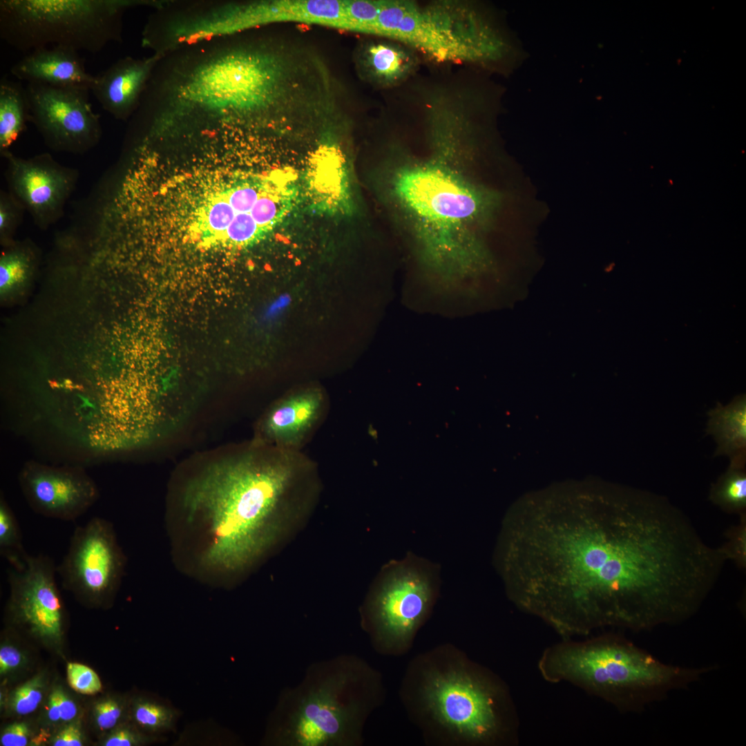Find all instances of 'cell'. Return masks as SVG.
Listing matches in <instances>:
<instances>
[{
  "instance_id": "6da1fadb",
  "label": "cell",
  "mask_w": 746,
  "mask_h": 746,
  "mask_svg": "<svg viewBox=\"0 0 746 746\" xmlns=\"http://www.w3.org/2000/svg\"><path fill=\"white\" fill-rule=\"evenodd\" d=\"M725 561L665 499L601 489L513 508L494 553L510 600L564 635L683 622Z\"/></svg>"
},
{
  "instance_id": "7a4b0ae2",
  "label": "cell",
  "mask_w": 746,
  "mask_h": 746,
  "mask_svg": "<svg viewBox=\"0 0 746 746\" xmlns=\"http://www.w3.org/2000/svg\"><path fill=\"white\" fill-rule=\"evenodd\" d=\"M316 475L301 451L256 442L189 479L181 504L186 522L202 529V564L231 573L251 564L274 543L287 516L305 504Z\"/></svg>"
},
{
  "instance_id": "3957f363",
  "label": "cell",
  "mask_w": 746,
  "mask_h": 746,
  "mask_svg": "<svg viewBox=\"0 0 746 746\" xmlns=\"http://www.w3.org/2000/svg\"><path fill=\"white\" fill-rule=\"evenodd\" d=\"M490 676L452 644L408 663L399 696L424 742L436 746L496 743L504 732L503 694Z\"/></svg>"
},
{
  "instance_id": "277c9868",
  "label": "cell",
  "mask_w": 746,
  "mask_h": 746,
  "mask_svg": "<svg viewBox=\"0 0 746 746\" xmlns=\"http://www.w3.org/2000/svg\"><path fill=\"white\" fill-rule=\"evenodd\" d=\"M540 668L549 680L577 682L623 710L638 713L716 667L665 663L628 640L604 636L550 649Z\"/></svg>"
},
{
  "instance_id": "5b68a950",
  "label": "cell",
  "mask_w": 746,
  "mask_h": 746,
  "mask_svg": "<svg viewBox=\"0 0 746 746\" xmlns=\"http://www.w3.org/2000/svg\"><path fill=\"white\" fill-rule=\"evenodd\" d=\"M376 24L381 37L439 62L502 64L512 70L525 57L514 36L484 9L470 3L441 1L421 6L410 1H388Z\"/></svg>"
},
{
  "instance_id": "8992f818",
  "label": "cell",
  "mask_w": 746,
  "mask_h": 746,
  "mask_svg": "<svg viewBox=\"0 0 746 746\" xmlns=\"http://www.w3.org/2000/svg\"><path fill=\"white\" fill-rule=\"evenodd\" d=\"M381 675L350 658L328 665L294 694L280 731L292 745H354L365 721L382 700Z\"/></svg>"
},
{
  "instance_id": "52a82bcc",
  "label": "cell",
  "mask_w": 746,
  "mask_h": 746,
  "mask_svg": "<svg viewBox=\"0 0 746 746\" xmlns=\"http://www.w3.org/2000/svg\"><path fill=\"white\" fill-rule=\"evenodd\" d=\"M392 191L420 235L440 255H458L473 226L486 225L498 195L472 184L443 157L407 164L396 172Z\"/></svg>"
},
{
  "instance_id": "ba28073f",
  "label": "cell",
  "mask_w": 746,
  "mask_h": 746,
  "mask_svg": "<svg viewBox=\"0 0 746 746\" xmlns=\"http://www.w3.org/2000/svg\"><path fill=\"white\" fill-rule=\"evenodd\" d=\"M155 0H1L0 37L21 52L59 46L91 53L122 41L123 16Z\"/></svg>"
},
{
  "instance_id": "9c48e42d",
  "label": "cell",
  "mask_w": 746,
  "mask_h": 746,
  "mask_svg": "<svg viewBox=\"0 0 746 746\" xmlns=\"http://www.w3.org/2000/svg\"><path fill=\"white\" fill-rule=\"evenodd\" d=\"M295 176L276 170L209 194L196 209L191 234L199 247L239 250L262 239L287 215Z\"/></svg>"
},
{
  "instance_id": "30bf717a",
  "label": "cell",
  "mask_w": 746,
  "mask_h": 746,
  "mask_svg": "<svg viewBox=\"0 0 746 746\" xmlns=\"http://www.w3.org/2000/svg\"><path fill=\"white\" fill-rule=\"evenodd\" d=\"M439 566L408 553L392 562L372 591L365 626L381 653L404 656L430 617L439 594Z\"/></svg>"
},
{
  "instance_id": "8fae6325",
  "label": "cell",
  "mask_w": 746,
  "mask_h": 746,
  "mask_svg": "<svg viewBox=\"0 0 746 746\" xmlns=\"http://www.w3.org/2000/svg\"><path fill=\"white\" fill-rule=\"evenodd\" d=\"M125 561L113 524L93 517L74 530L57 573L63 586L85 603L105 606L119 587Z\"/></svg>"
},
{
  "instance_id": "7c38bea8",
  "label": "cell",
  "mask_w": 746,
  "mask_h": 746,
  "mask_svg": "<svg viewBox=\"0 0 746 746\" xmlns=\"http://www.w3.org/2000/svg\"><path fill=\"white\" fill-rule=\"evenodd\" d=\"M25 89L30 122L49 148L82 153L99 142L102 136L99 115L89 101L88 88L30 82Z\"/></svg>"
},
{
  "instance_id": "4fadbf2b",
  "label": "cell",
  "mask_w": 746,
  "mask_h": 746,
  "mask_svg": "<svg viewBox=\"0 0 746 746\" xmlns=\"http://www.w3.org/2000/svg\"><path fill=\"white\" fill-rule=\"evenodd\" d=\"M57 565L48 555H28L22 568H10V621L48 643L62 639L66 612L56 582Z\"/></svg>"
},
{
  "instance_id": "5bb4252c",
  "label": "cell",
  "mask_w": 746,
  "mask_h": 746,
  "mask_svg": "<svg viewBox=\"0 0 746 746\" xmlns=\"http://www.w3.org/2000/svg\"><path fill=\"white\" fill-rule=\"evenodd\" d=\"M19 481L32 510L48 518L73 521L99 497L95 481L78 467L29 462L21 470Z\"/></svg>"
},
{
  "instance_id": "9a60e30c",
  "label": "cell",
  "mask_w": 746,
  "mask_h": 746,
  "mask_svg": "<svg viewBox=\"0 0 746 746\" xmlns=\"http://www.w3.org/2000/svg\"><path fill=\"white\" fill-rule=\"evenodd\" d=\"M2 155L8 160L12 193L24 209L39 226L55 222L75 186V172L60 165L48 153L28 159L10 151Z\"/></svg>"
},
{
  "instance_id": "2e32d148",
  "label": "cell",
  "mask_w": 746,
  "mask_h": 746,
  "mask_svg": "<svg viewBox=\"0 0 746 746\" xmlns=\"http://www.w3.org/2000/svg\"><path fill=\"white\" fill-rule=\"evenodd\" d=\"M326 405L318 388L305 389L283 397L262 419L256 442L301 451L323 417Z\"/></svg>"
},
{
  "instance_id": "e0dca14e",
  "label": "cell",
  "mask_w": 746,
  "mask_h": 746,
  "mask_svg": "<svg viewBox=\"0 0 746 746\" xmlns=\"http://www.w3.org/2000/svg\"><path fill=\"white\" fill-rule=\"evenodd\" d=\"M162 55L117 60L95 76L90 88L102 108L117 119L125 120L137 111L153 70Z\"/></svg>"
},
{
  "instance_id": "ac0fdd59",
  "label": "cell",
  "mask_w": 746,
  "mask_h": 746,
  "mask_svg": "<svg viewBox=\"0 0 746 746\" xmlns=\"http://www.w3.org/2000/svg\"><path fill=\"white\" fill-rule=\"evenodd\" d=\"M18 80L53 86H82L90 89L95 76L88 73L74 49L54 46L27 53L10 68Z\"/></svg>"
},
{
  "instance_id": "d6986e66",
  "label": "cell",
  "mask_w": 746,
  "mask_h": 746,
  "mask_svg": "<svg viewBox=\"0 0 746 746\" xmlns=\"http://www.w3.org/2000/svg\"><path fill=\"white\" fill-rule=\"evenodd\" d=\"M368 44L362 53V65L371 80L383 86H394L413 75L419 66L415 50L399 41Z\"/></svg>"
},
{
  "instance_id": "ffe728a7",
  "label": "cell",
  "mask_w": 746,
  "mask_h": 746,
  "mask_svg": "<svg viewBox=\"0 0 746 746\" xmlns=\"http://www.w3.org/2000/svg\"><path fill=\"white\" fill-rule=\"evenodd\" d=\"M707 431L718 447L716 455H732L743 451L746 442V400L745 395L723 406L718 403L710 410Z\"/></svg>"
},
{
  "instance_id": "44dd1931",
  "label": "cell",
  "mask_w": 746,
  "mask_h": 746,
  "mask_svg": "<svg viewBox=\"0 0 746 746\" xmlns=\"http://www.w3.org/2000/svg\"><path fill=\"white\" fill-rule=\"evenodd\" d=\"M30 110L26 89L6 77L0 81V152L10 147L26 130Z\"/></svg>"
},
{
  "instance_id": "7402d4cb",
  "label": "cell",
  "mask_w": 746,
  "mask_h": 746,
  "mask_svg": "<svg viewBox=\"0 0 746 746\" xmlns=\"http://www.w3.org/2000/svg\"><path fill=\"white\" fill-rule=\"evenodd\" d=\"M0 554L16 569L22 568L26 553L20 526L13 511L1 497L0 500Z\"/></svg>"
},
{
  "instance_id": "603a6c76",
  "label": "cell",
  "mask_w": 746,
  "mask_h": 746,
  "mask_svg": "<svg viewBox=\"0 0 746 746\" xmlns=\"http://www.w3.org/2000/svg\"><path fill=\"white\" fill-rule=\"evenodd\" d=\"M743 467L731 465L713 487L711 499L723 510L731 513H745L746 475Z\"/></svg>"
},
{
  "instance_id": "cb8c5ba5",
  "label": "cell",
  "mask_w": 746,
  "mask_h": 746,
  "mask_svg": "<svg viewBox=\"0 0 746 746\" xmlns=\"http://www.w3.org/2000/svg\"><path fill=\"white\" fill-rule=\"evenodd\" d=\"M178 716L174 709L146 699L136 700L132 707V717L135 724L151 733L172 730Z\"/></svg>"
},
{
  "instance_id": "d4e9b609",
  "label": "cell",
  "mask_w": 746,
  "mask_h": 746,
  "mask_svg": "<svg viewBox=\"0 0 746 746\" xmlns=\"http://www.w3.org/2000/svg\"><path fill=\"white\" fill-rule=\"evenodd\" d=\"M31 268L30 258L26 252L10 250L3 253L0 260L1 293H6L25 281Z\"/></svg>"
},
{
  "instance_id": "484cf974",
  "label": "cell",
  "mask_w": 746,
  "mask_h": 746,
  "mask_svg": "<svg viewBox=\"0 0 746 746\" xmlns=\"http://www.w3.org/2000/svg\"><path fill=\"white\" fill-rule=\"evenodd\" d=\"M44 688L42 676L38 675L30 679L12 693L9 700L10 709L19 716L32 713L43 699Z\"/></svg>"
},
{
  "instance_id": "4316f807",
  "label": "cell",
  "mask_w": 746,
  "mask_h": 746,
  "mask_svg": "<svg viewBox=\"0 0 746 746\" xmlns=\"http://www.w3.org/2000/svg\"><path fill=\"white\" fill-rule=\"evenodd\" d=\"M385 1H347V13L355 32L369 34L370 27L384 5Z\"/></svg>"
},
{
  "instance_id": "83f0119b",
  "label": "cell",
  "mask_w": 746,
  "mask_h": 746,
  "mask_svg": "<svg viewBox=\"0 0 746 746\" xmlns=\"http://www.w3.org/2000/svg\"><path fill=\"white\" fill-rule=\"evenodd\" d=\"M66 675L68 685L77 693L93 695L102 689L98 675L86 665L69 662L67 664Z\"/></svg>"
},
{
  "instance_id": "f1b7e54d",
  "label": "cell",
  "mask_w": 746,
  "mask_h": 746,
  "mask_svg": "<svg viewBox=\"0 0 746 746\" xmlns=\"http://www.w3.org/2000/svg\"><path fill=\"white\" fill-rule=\"evenodd\" d=\"M740 523L726 533L727 542L720 548L727 559L734 560L740 568L746 566V516L741 514Z\"/></svg>"
},
{
  "instance_id": "f546056e",
  "label": "cell",
  "mask_w": 746,
  "mask_h": 746,
  "mask_svg": "<svg viewBox=\"0 0 746 746\" xmlns=\"http://www.w3.org/2000/svg\"><path fill=\"white\" fill-rule=\"evenodd\" d=\"M76 703L60 688L52 690L48 697L46 714L52 723H65L73 720L77 715Z\"/></svg>"
},
{
  "instance_id": "4dcf8cb0",
  "label": "cell",
  "mask_w": 746,
  "mask_h": 746,
  "mask_svg": "<svg viewBox=\"0 0 746 746\" xmlns=\"http://www.w3.org/2000/svg\"><path fill=\"white\" fill-rule=\"evenodd\" d=\"M22 204L12 193L1 192L0 196V235L1 239L9 238L19 224Z\"/></svg>"
},
{
  "instance_id": "1f68e13d",
  "label": "cell",
  "mask_w": 746,
  "mask_h": 746,
  "mask_svg": "<svg viewBox=\"0 0 746 746\" xmlns=\"http://www.w3.org/2000/svg\"><path fill=\"white\" fill-rule=\"evenodd\" d=\"M122 703L115 699H106L97 702L94 707V718L100 730L115 727L124 715Z\"/></svg>"
},
{
  "instance_id": "d6a6232c",
  "label": "cell",
  "mask_w": 746,
  "mask_h": 746,
  "mask_svg": "<svg viewBox=\"0 0 746 746\" xmlns=\"http://www.w3.org/2000/svg\"><path fill=\"white\" fill-rule=\"evenodd\" d=\"M149 741V738L131 725H124L115 729L104 741L105 746H134Z\"/></svg>"
},
{
  "instance_id": "836d02e7",
  "label": "cell",
  "mask_w": 746,
  "mask_h": 746,
  "mask_svg": "<svg viewBox=\"0 0 746 746\" xmlns=\"http://www.w3.org/2000/svg\"><path fill=\"white\" fill-rule=\"evenodd\" d=\"M30 737V731L24 723H13L3 730L0 743L3 746H25Z\"/></svg>"
},
{
  "instance_id": "e575fe53",
  "label": "cell",
  "mask_w": 746,
  "mask_h": 746,
  "mask_svg": "<svg viewBox=\"0 0 746 746\" xmlns=\"http://www.w3.org/2000/svg\"><path fill=\"white\" fill-rule=\"evenodd\" d=\"M23 662L21 651L10 644L2 645L0 649V674L5 676L20 667Z\"/></svg>"
},
{
  "instance_id": "d590c367",
  "label": "cell",
  "mask_w": 746,
  "mask_h": 746,
  "mask_svg": "<svg viewBox=\"0 0 746 746\" xmlns=\"http://www.w3.org/2000/svg\"><path fill=\"white\" fill-rule=\"evenodd\" d=\"M83 743V734L79 726L75 723L62 728L52 740L53 746H82Z\"/></svg>"
}]
</instances>
